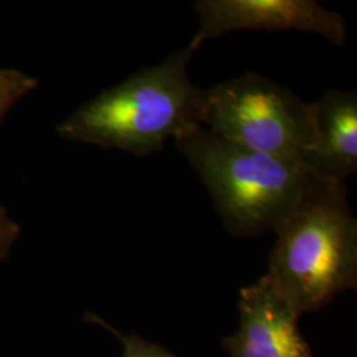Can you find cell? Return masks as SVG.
Masks as SVG:
<instances>
[{"label": "cell", "instance_id": "5b68a950", "mask_svg": "<svg viewBox=\"0 0 357 357\" xmlns=\"http://www.w3.org/2000/svg\"><path fill=\"white\" fill-rule=\"evenodd\" d=\"M192 8L200 24L192 38L197 47L237 31L312 32L337 47L347 40L344 17L312 0H199Z\"/></svg>", "mask_w": 357, "mask_h": 357}, {"label": "cell", "instance_id": "30bf717a", "mask_svg": "<svg viewBox=\"0 0 357 357\" xmlns=\"http://www.w3.org/2000/svg\"><path fill=\"white\" fill-rule=\"evenodd\" d=\"M20 231L22 228L19 222L11 216L4 205L0 204V262H3L11 253Z\"/></svg>", "mask_w": 357, "mask_h": 357}, {"label": "cell", "instance_id": "ba28073f", "mask_svg": "<svg viewBox=\"0 0 357 357\" xmlns=\"http://www.w3.org/2000/svg\"><path fill=\"white\" fill-rule=\"evenodd\" d=\"M38 77L13 68H0V130L13 106L38 89Z\"/></svg>", "mask_w": 357, "mask_h": 357}, {"label": "cell", "instance_id": "8992f818", "mask_svg": "<svg viewBox=\"0 0 357 357\" xmlns=\"http://www.w3.org/2000/svg\"><path fill=\"white\" fill-rule=\"evenodd\" d=\"M238 310V331L222 339L229 357H315L268 274L241 289Z\"/></svg>", "mask_w": 357, "mask_h": 357}, {"label": "cell", "instance_id": "52a82bcc", "mask_svg": "<svg viewBox=\"0 0 357 357\" xmlns=\"http://www.w3.org/2000/svg\"><path fill=\"white\" fill-rule=\"evenodd\" d=\"M312 103L315 144L303 165L326 181L344 183L357 171L356 91L330 89Z\"/></svg>", "mask_w": 357, "mask_h": 357}, {"label": "cell", "instance_id": "277c9868", "mask_svg": "<svg viewBox=\"0 0 357 357\" xmlns=\"http://www.w3.org/2000/svg\"><path fill=\"white\" fill-rule=\"evenodd\" d=\"M202 125L225 141L302 165L315 144L314 103L253 72L204 89Z\"/></svg>", "mask_w": 357, "mask_h": 357}, {"label": "cell", "instance_id": "7a4b0ae2", "mask_svg": "<svg viewBox=\"0 0 357 357\" xmlns=\"http://www.w3.org/2000/svg\"><path fill=\"white\" fill-rule=\"evenodd\" d=\"M274 231L266 274L298 318L356 289L357 220L344 183L323 181Z\"/></svg>", "mask_w": 357, "mask_h": 357}, {"label": "cell", "instance_id": "9c48e42d", "mask_svg": "<svg viewBox=\"0 0 357 357\" xmlns=\"http://www.w3.org/2000/svg\"><path fill=\"white\" fill-rule=\"evenodd\" d=\"M86 319L91 323L102 326L103 328L112 332L115 337H118L121 340L123 351L119 357H178L175 356L174 354H171L162 345L147 342L137 335H125V333L118 331L112 324L106 323L102 318L97 317L96 314L89 312L86 315Z\"/></svg>", "mask_w": 357, "mask_h": 357}, {"label": "cell", "instance_id": "6da1fadb", "mask_svg": "<svg viewBox=\"0 0 357 357\" xmlns=\"http://www.w3.org/2000/svg\"><path fill=\"white\" fill-rule=\"evenodd\" d=\"M193 41L166 61L102 90L56 126L65 141L115 149L138 158L188 137L202 125L204 89L192 84Z\"/></svg>", "mask_w": 357, "mask_h": 357}, {"label": "cell", "instance_id": "3957f363", "mask_svg": "<svg viewBox=\"0 0 357 357\" xmlns=\"http://www.w3.org/2000/svg\"><path fill=\"white\" fill-rule=\"evenodd\" d=\"M175 144L236 237H257L275 229L295 205L326 181L302 163L245 149L205 128Z\"/></svg>", "mask_w": 357, "mask_h": 357}]
</instances>
